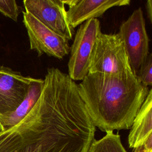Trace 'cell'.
Instances as JSON below:
<instances>
[{
    "label": "cell",
    "instance_id": "1",
    "mask_svg": "<svg viewBox=\"0 0 152 152\" xmlns=\"http://www.w3.org/2000/svg\"><path fill=\"white\" fill-rule=\"evenodd\" d=\"M94 135L69 105L40 97L19 123L0 131V152H88Z\"/></svg>",
    "mask_w": 152,
    "mask_h": 152
},
{
    "label": "cell",
    "instance_id": "2",
    "mask_svg": "<svg viewBox=\"0 0 152 152\" xmlns=\"http://www.w3.org/2000/svg\"><path fill=\"white\" fill-rule=\"evenodd\" d=\"M78 89L93 125L106 132L129 129L150 91L132 72L88 73Z\"/></svg>",
    "mask_w": 152,
    "mask_h": 152
},
{
    "label": "cell",
    "instance_id": "3",
    "mask_svg": "<svg viewBox=\"0 0 152 152\" xmlns=\"http://www.w3.org/2000/svg\"><path fill=\"white\" fill-rule=\"evenodd\" d=\"M132 72L118 33L106 34L101 32L95 41L88 73L124 75Z\"/></svg>",
    "mask_w": 152,
    "mask_h": 152
},
{
    "label": "cell",
    "instance_id": "4",
    "mask_svg": "<svg viewBox=\"0 0 152 152\" xmlns=\"http://www.w3.org/2000/svg\"><path fill=\"white\" fill-rule=\"evenodd\" d=\"M132 72L136 75L149 53V38L145 21L141 8L135 10L128 18L123 21L118 33Z\"/></svg>",
    "mask_w": 152,
    "mask_h": 152
},
{
    "label": "cell",
    "instance_id": "5",
    "mask_svg": "<svg viewBox=\"0 0 152 152\" xmlns=\"http://www.w3.org/2000/svg\"><path fill=\"white\" fill-rule=\"evenodd\" d=\"M100 33V21L97 18L84 22L77 29L68 63V75L74 81H82L88 74L95 41Z\"/></svg>",
    "mask_w": 152,
    "mask_h": 152
},
{
    "label": "cell",
    "instance_id": "6",
    "mask_svg": "<svg viewBox=\"0 0 152 152\" xmlns=\"http://www.w3.org/2000/svg\"><path fill=\"white\" fill-rule=\"evenodd\" d=\"M23 24L27 30L30 49L38 56L46 54L62 59L70 52L69 40L46 27L30 14L22 11Z\"/></svg>",
    "mask_w": 152,
    "mask_h": 152
},
{
    "label": "cell",
    "instance_id": "7",
    "mask_svg": "<svg viewBox=\"0 0 152 152\" xmlns=\"http://www.w3.org/2000/svg\"><path fill=\"white\" fill-rule=\"evenodd\" d=\"M25 11L46 27L68 40H72L74 29L69 24L62 0H24Z\"/></svg>",
    "mask_w": 152,
    "mask_h": 152
},
{
    "label": "cell",
    "instance_id": "8",
    "mask_svg": "<svg viewBox=\"0 0 152 152\" xmlns=\"http://www.w3.org/2000/svg\"><path fill=\"white\" fill-rule=\"evenodd\" d=\"M33 78L0 65V115L16 109L26 96Z\"/></svg>",
    "mask_w": 152,
    "mask_h": 152
},
{
    "label": "cell",
    "instance_id": "9",
    "mask_svg": "<svg viewBox=\"0 0 152 152\" xmlns=\"http://www.w3.org/2000/svg\"><path fill=\"white\" fill-rule=\"evenodd\" d=\"M128 135L134 152H152V91L150 89L135 116Z\"/></svg>",
    "mask_w": 152,
    "mask_h": 152
},
{
    "label": "cell",
    "instance_id": "10",
    "mask_svg": "<svg viewBox=\"0 0 152 152\" xmlns=\"http://www.w3.org/2000/svg\"><path fill=\"white\" fill-rule=\"evenodd\" d=\"M68 6L66 16L71 26L74 29L90 19L101 17L113 7L129 5L130 0H68L63 1Z\"/></svg>",
    "mask_w": 152,
    "mask_h": 152
},
{
    "label": "cell",
    "instance_id": "11",
    "mask_svg": "<svg viewBox=\"0 0 152 152\" xmlns=\"http://www.w3.org/2000/svg\"><path fill=\"white\" fill-rule=\"evenodd\" d=\"M44 86V79L33 78L27 95L16 109L10 113L0 115V123L4 129L19 123L31 111L40 96Z\"/></svg>",
    "mask_w": 152,
    "mask_h": 152
},
{
    "label": "cell",
    "instance_id": "12",
    "mask_svg": "<svg viewBox=\"0 0 152 152\" xmlns=\"http://www.w3.org/2000/svg\"><path fill=\"white\" fill-rule=\"evenodd\" d=\"M88 152H127L122 144L121 137L113 131L106 132L99 140H94Z\"/></svg>",
    "mask_w": 152,
    "mask_h": 152
},
{
    "label": "cell",
    "instance_id": "13",
    "mask_svg": "<svg viewBox=\"0 0 152 152\" xmlns=\"http://www.w3.org/2000/svg\"><path fill=\"white\" fill-rule=\"evenodd\" d=\"M152 54L150 53L136 74L138 80L145 87L152 85Z\"/></svg>",
    "mask_w": 152,
    "mask_h": 152
},
{
    "label": "cell",
    "instance_id": "14",
    "mask_svg": "<svg viewBox=\"0 0 152 152\" xmlns=\"http://www.w3.org/2000/svg\"><path fill=\"white\" fill-rule=\"evenodd\" d=\"M0 13L17 22L20 7L14 0H0Z\"/></svg>",
    "mask_w": 152,
    "mask_h": 152
},
{
    "label": "cell",
    "instance_id": "15",
    "mask_svg": "<svg viewBox=\"0 0 152 152\" xmlns=\"http://www.w3.org/2000/svg\"><path fill=\"white\" fill-rule=\"evenodd\" d=\"M145 8L147 12V16L150 22L152 21V1L148 0L146 2Z\"/></svg>",
    "mask_w": 152,
    "mask_h": 152
},
{
    "label": "cell",
    "instance_id": "16",
    "mask_svg": "<svg viewBox=\"0 0 152 152\" xmlns=\"http://www.w3.org/2000/svg\"><path fill=\"white\" fill-rule=\"evenodd\" d=\"M3 130H4V128L2 127V125H1V123H0V131H3Z\"/></svg>",
    "mask_w": 152,
    "mask_h": 152
}]
</instances>
